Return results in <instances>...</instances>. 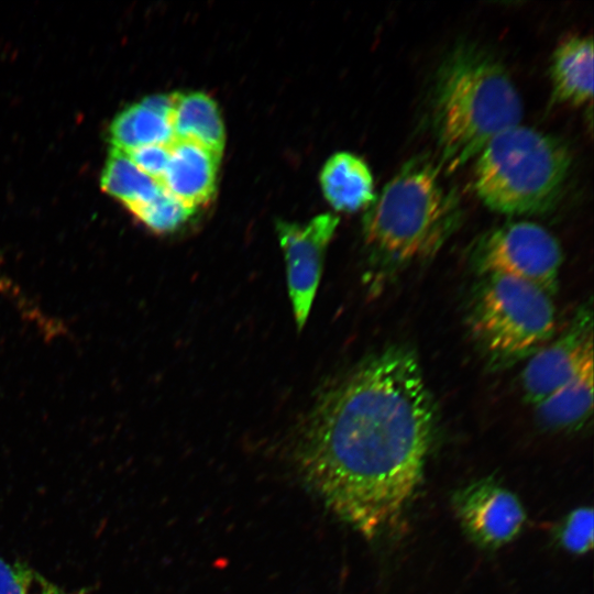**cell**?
<instances>
[{"label": "cell", "instance_id": "1", "mask_svg": "<svg viewBox=\"0 0 594 594\" xmlns=\"http://www.w3.org/2000/svg\"><path fill=\"white\" fill-rule=\"evenodd\" d=\"M435 427L416 355L393 345L322 395L299 431L295 460L328 508L372 538L414 493Z\"/></svg>", "mask_w": 594, "mask_h": 594}, {"label": "cell", "instance_id": "2", "mask_svg": "<svg viewBox=\"0 0 594 594\" xmlns=\"http://www.w3.org/2000/svg\"><path fill=\"white\" fill-rule=\"evenodd\" d=\"M432 108L441 160L450 170L476 157L522 117L520 96L506 68L475 44L459 45L443 61Z\"/></svg>", "mask_w": 594, "mask_h": 594}, {"label": "cell", "instance_id": "3", "mask_svg": "<svg viewBox=\"0 0 594 594\" xmlns=\"http://www.w3.org/2000/svg\"><path fill=\"white\" fill-rule=\"evenodd\" d=\"M459 216V201L439 167L419 156L407 161L367 207L364 239L384 257L407 262L435 253Z\"/></svg>", "mask_w": 594, "mask_h": 594}, {"label": "cell", "instance_id": "4", "mask_svg": "<svg viewBox=\"0 0 594 594\" xmlns=\"http://www.w3.org/2000/svg\"><path fill=\"white\" fill-rule=\"evenodd\" d=\"M475 158L473 187L479 198L494 211L516 216L549 209L571 166L563 142L520 124L495 136Z\"/></svg>", "mask_w": 594, "mask_h": 594}, {"label": "cell", "instance_id": "5", "mask_svg": "<svg viewBox=\"0 0 594 594\" xmlns=\"http://www.w3.org/2000/svg\"><path fill=\"white\" fill-rule=\"evenodd\" d=\"M473 328L491 351L524 355L547 342L556 309L543 289L508 276H488L473 311Z\"/></svg>", "mask_w": 594, "mask_h": 594}, {"label": "cell", "instance_id": "6", "mask_svg": "<svg viewBox=\"0 0 594 594\" xmlns=\"http://www.w3.org/2000/svg\"><path fill=\"white\" fill-rule=\"evenodd\" d=\"M479 266L488 276H508L532 284L551 296L558 289L562 250L542 226L519 221L486 235L477 252Z\"/></svg>", "mask_w": 594, "mask_h": 594}, {"label": "cell", "instance_id": "7", "mask_svg": "<svg viewBox=\"0 0 594 594\" xmlns=\"http://www.w3.org/2000/svg\"><path fill=\"white\" fill-rule=\"evenodd\" d=\"M338 223L337 216L323 213L304 224L285 221L276 224L298 330L304 328L308 319L320 283L324 253Z\"/></svg>", "mask_w": 594, "mask_h": 594}, {"label": "cell", "instance_id": "8", "mask_svg": "<svg viewBox=\"0 0 594 594\" xmlns=\"http://www.w3.org/2000/svg\"><path fill=\"white\" fill-rule=\"evenodd\" d=\"M455 512L474 541L497 548L521 529L525 512L519 499L492 479L472 483L454 495Z\"/></svg>", "mask_w": 594, "mask_h": 594}, {"label": "cell", "instance_id": "9", "mask_svg": "<svg viewBox=\"0 0 594 594\" xmlns=\"http://www.w3.org/2000/svg\"><path fill=\"white\" fill-rule=\"evenodd\" d=\"M587 319L583 318L569 333L535 353L525 366L522 387L532 405H538L593 363L592 324Z\"/></svg>", "mask_w": 594, "mask_h": 594}, {"label": "cell", "instance_id": "10", "mask_svg": "<svg viewBox=\"0 0 594 594\" xmlns=\"http://www.w3.org/2000/svg\"><path fill=\"white\" fill-rule=\"evenodd\" d=\"M221 157L201 145L175 140L161 186L190 209L206 205L216 190Z\"/></svg>", "mask_w": 594, "mask_h": 594}, {"label": "cell", "instance_id": "11", "mask_svg": "<svg viewBox=\"0 0 594 594\" xmlns=\"http://www.w3.org/2000/svg\"><path fill=\"white\" fill-rule=\"evenodd\" d=\"M553 96L558 101L580 106L593 95V41L574 35L553 51L550 64Z\"/></svg>", "mask_w": 594, "mask_h": 594}, {"label": "cell", "instance_id": "12", "mask_svg": "<svg viewBox=\"0 0 594 594\" xmlns=\"http://www.w3.org/2000/svg\"><path fill=\"white\" fill-rule=\"evenodd\" d=\"M170 124L175 140L196 143L222 157L223 122L215 100L199 91L174 92Z\"/></svg>", "mask_w": 594, "mask_h": 594}, {"label": "cell", "instance_id": "13", "mask_svg": "<svg viewBox=\"0 0 594 594\" xmlns=\"http://www.w3.org/2000/svg\"><path fill=\"white\" fill-rule=\"evenodd\" d=\"M320 183L326 199L336 210L356 211L370 207L376 198L367 164L349 152H338L326 162Z\"/></svg>", "mask_w": 594, "mask_h": 594}, {"label": "cell", "instance_id": "14", "mask_svg": "<svg viewBox=\"0 0 594 594\" xmlns=\"http://www.w3.org/2000/svg\"><path fill=\"white\" fill-rule=\"evenodd\" d=\"M110 141L113 147L127 151L144 145H170L175 138L168 116L139 102L113 119Z\"/></svg>", "mask_w": 594, "mask_h": 594}, {"label": "cell", "instance_id": "15", "mask_svg": "<svg viewBox=\"0 0 594 594\" xmlns=\"http://www.w3.org/2000/svg\"><path fill=\"white\" fill-rule=\"evenodd\" d=\"M593 374L591 363L565 385L536 405L541 420L553 428H570L584 422L593 410Z\"/></svg>", "mask_w": 594, "mask_h": 594}, {"label": "cell", "instance_id": "16", "mask_svg": "<svg viewBox=\"0 0 594 594\" xmlns=\"http://www.w3.org/2000/svg\"><path fill=\"white\" fill-rule=\"evenodd\" d=\"M102 190L131 208L153 200L163 187L154 178L142 172L120 148L111 147L101 174Z\"/></svg>", "mask_w": 594, "mask_h": 594}, {"label": "cell", "instance_id": "17", "mask_svg": "<svg viewBox=\"0 0 594 594\" xmlns=\"http://www.w3.org/2000/svg\"><path fill=\"white\" fill-rule=\"evenodd\" d=\"M92 586L67 590L31 565L0 557V594H90Z\"/></svg>", "mask_w": 594, "mask_h": 594}, {"label": "cell", "instance_id": "18", "mask_svg": "<svg viewBox=\"0 0 594 594\" xmlns=\"http://www.w3.org/2000/svg\"><path fill=\"white\" fill-rule=\"evenodd\" d=\"M130 212L155 233H168L182 227L196 210L188 208L164 188L151 201L131 208Z\"/></svg>", "mask_w": 594, "mask_h": 594}, {"label": "cell", "instance_id": "19", "mask_svg": "<svg viewBox=\"0 0 594 594\" xmlns=\"http://www.w3.org/2000/svg\"><path fill=\"white\" fill-rule=\"evenodd\" d=\"M593 510L582 507L573 510L559 529L561 544L573 553H585L593 546Z\"/></svg>", "mask_w": 594, "mask_h": 594}, {"label": "cell", "instance_id": "20", "mask_svg": "<svg viewBox=\"0 0 594 594\" xmlns=\"http://www.w3.org/2000/svg\"><path fill=\"white\" fill-rule=\"evenodd\" d=\"M124 152L142 172L161 185L169 160V145H144Z\"/></svg>", "mask_w": 594, "mask_h": 594}]
</instances>
